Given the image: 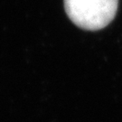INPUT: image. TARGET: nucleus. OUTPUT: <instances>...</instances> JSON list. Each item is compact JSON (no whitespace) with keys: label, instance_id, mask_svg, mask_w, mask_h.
Here are the masks:
<instances>
[{"label":"nucleus","instance_id":"obj_1","mask_svg":"<svg viewBox=\"0 0 122 122\" xmlns=\"http://www.w3.org/2000/svg\"><path fill=\"white\" fill-rule=\"evenodd\" d=\"M65 12L75 25L87 31L104 28L114 19L118 0H63Z\"/></svg>","mask_w":122,"mask_h":122}]
</instances>
